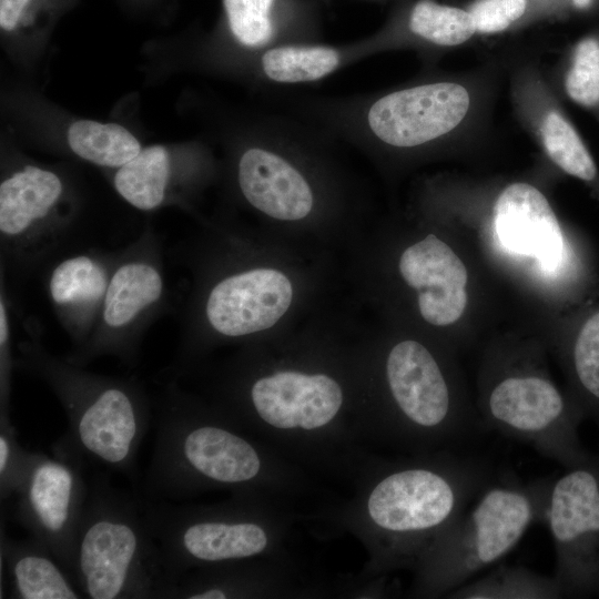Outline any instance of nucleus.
Here are the masks:
<instances>
[{
	"mask_svg": "<svg viewBox=\"0 0 599 599\" xmlns=\"http://www.w3.org/2000/svg\"><path fill=\"white\" fill-rule=\"evenodd\" d=\"M119 256V250L88 248L55 260L44 286L52 309L73 348L90 336Z\"/></svg>",
	"mask_w": 599,
	"mask_h": 599,
	"instance_id": "13",
	"label": "nucleus"
},
{
	"mask_svg": "<svg viewBox=\"0 0 599 599\" xmlns=\"http://www.w3.org/2000/svg\"><path fill=\"white\" fill-rule=\"evenodd\" d=\"M292 297L293 287L285 274L255 267L216 280L200 309L209 331L237 338L275 325L288 309Z\"/></svg>",
	"mask_w": 599,
	"mask_h": 599,
	"instance_id": "11",
	"label": "nucleus"
},
{
	"mask_svg": "<svg viewBox=\"0 0 599 599\" xmlns=\"http://www.w3.org/2000/svg\"><path fill=\"white\" fill-rule=\"evenodd\" d=\"M230 28L248 47L266 43L273 33L270 11L274 0H223Z\"/></svg>",
	"mask_w": 599,
	"mask_h": 599,
	"instance_id": "26",
	"label": "nucleus"
},
{
	"mask_svg": "<svg viewBox=\"0 0 599 599\" xmlns=\"http://www.w3.org/2000/svg\"><path fill=\"white\" fill-rule=\"evenodd\" d=\"M12 305L1 276L0 291V420L10 419L12 374L16 367L13 353Z\"/></svg>",
	"mask_w": 599,
	"mask_h": 599,
	"instance_id": "29",
	"label": "nucleus"
},
{
	"mask_svg": "<svg viewBox=\"0 0 599 599\" xmlns=\"http://www.w3.org/2000/svg\"><path fill=\"white\" fill-rule=\"evenodd\" d=\"M68 143L79 158L116 169L141 151L139 141L122 125L91 120L74 122L68 131Z\"/></svg>",
	"mask_w": 599,
	"mask_h": 599,
	"instance_id": "21",
	"label": "nucleus"
},
{
	"mask_svg": "<svg viewBox=\"0 0 599 599\" xmlns=\"http://www.w3.org/2000/svg\"><path fill=\"white\" fill-rule=\"evenodd\" d=\"M1 559L14 599H79L83 595L71 575L51 551L30 537L16 540L2 536Z\"/></svg>",
	"mask_w": 599,
	"mask_h": 599,
	"instance_id": "18",
	"label": "nucleus"
},
{
	"mask_svg": "<svg viewBox=\"0 0 599 599\" xmlns=\"http://www.w3.org/2000/svg\"><path fill=\"white\" fill-rule=\"evenodd\" d=\"M495 233L511 253L535 257L555 272L565 257L558 220L544 194L528 183H514L498 196L494 210Z\"/></svg>",
	"mask_w": 599,
	"mask_h": 599,
	"instance_id": "16",
	"label": "nucleus"
},
{
	"mask_svg": "<svg viewBox=\"0 0 599 599\" xmlns=\"http://www.w3.org/2000/svg\"><path fill=\"white\" fill-rule=\"evenodd\" d=\"M569 365L577 404L599 426V309L589 315L578 329L569 352Z\"/></svg>",
	"mask_w": 599,
	"mask_h": 599,
	"instance_id": "22",
	"label": "nucleus"
},
{
	"mask_svg": "<svg viewBox=\"0 0 599 599\" xmlns=\"http://www.w3.org/2000/svg\"><path fill=\"white\" fill-rule=\"evenodd\" d=\"M248 397L258 418L280 429L323 427L343 404L342 388L332 377L292 370L255 379Z\"/></svg>",
	"mask_w": 599,
	"mask_h": 599,
	"instance_id": "14",
	"label": "nucleus"
},
{
	"mask_svg": "<svg viewBox=\"0 0 599 599\" xmlns=\"http://www.w3.org/2000/svg\"><path fill=\"white\" fill-rule=\"evenodd\" d=\"M409 27L414 33L439 45L460 44L477 31L468 11L432 0H420L415 4Z\"/></svg>",
	"mask_w": 599,
	"mask_h": 599,
	"instance_id": "24",
	"label": "nucleus"
},
{
	"mask_svg": "<svg viewBox=\"0 0 599 599\" xmlns=\"http://www.w3.org/2000/svg\"><path fill=\"white\" fill-rule=\"evenodd\" d=\"M84 466L34 451L16 493L13 517L71 575L89 484Z\"/></svg>",
	"mask_w": 599,
	"mask_h": 599,
	"instance_id": "10",
	"label": "nucleus"
},
{
	"mask_svg": "<svg viewBox=\"0 0 599 599\" xmlns=\"http://www.w3.org/2000/svg\"><path fill=\"white\" fill-rule=\"evenodd\" d=\"M546 522L565 597L599 596V455L551 480Z\"/></svg>",
	"mask_w": 599,
	"mask_h": 599,
	"instance_id": "8",
	"label": "nucleus"
},
{
	"mask_svg": "<svg viewBox=\"0 0 599 599\" xmlns=\"http://www.w3.org/2000/svg\"><path fill=\"white\" fill-rule=\"evenodd\" d=\"M72 578L85 598H163L167 580L140 495L95 474L79 527Z\"/></svg>",
	"mask_w": 599,
	"mask_h": 599,
	"instance_id": "2",
	"label": "nucleus"
},
{
	"mask_svg": "<svg viewBox=\"0 0 599 599\" xmlns=\"http://www.w3.org/2000/svg\"><path fill=\"white\" fill-rule=\"evenodd\" d=\"M34 451L24 449L10 422L0 420V496L7 500L16 495L29 469Z\"/></svg>",
	"mask_w": 599,
	"mask_h": 599,
	"instance_id": "28",
	"label": "nucleus"
},
{
	"mask_svg": "<svg viewBox=\"0 0 599 599\" xmlns=\"http://www.w3.org/2000/svg\"><path fill=\"white\" fill-rule=\"evenodd\" d=\"M485 464L463 456H447L437 464L393 470L373 488L367 511L374 525L414 549L427 537L436 539L488 484ZM434 542V541H433Z\"/></svg>",
	"mask_w": 599,
	"mask_h": 599,
	"instance_id": "4",
	"label": "nucleus"
},
{
	"mask_svg": "<svg viewBox=\"0 0 599 599\" xmlns=\"http://www.w3.org/2000/svg\"><path fill=\"white\" fill-rule=\"evenodd\" d=\"M457 599H556L565 597L554 576L522 566L499 565L449 592Z\"/></svg>",
	"mask_w": 599,
	"mask_h": 599,
	"instance_id": "20",
	"label": "nucleus"
},
{
	"mask_svg": "<svg viewBox=\"0 0 599 599\" xmlns=\"http://www.w3.org/2000/svg\"><path fill=\"white\" fill-rule=\"evenodd\" d=\"M53 171L32 164L0 183L1 267L27 273L49 262L67 243L72 212Z\"/></svg>",
	"mask_w": 599,
	"mask_h": 599,
	"instance_id": "7",
	"label": "nucleus"
},
{
	"mask_svg": "<svg viewBox=\"0 0 599 599\" xmlns=\"http://www.w3.org/2000/svg\"><path fill=\"white\" fill-rule=\"evenodd\" d=\"M526 0H477L469 8L476 30L494 33L505 30L526 10Z\"/></svg>",
	"mask_w": 599,
	"mask_h": 599,
	"instance_id": "30",
	"label": "nucleus"
},
{
	"mask_svg": "<svg viewBox=\"0 0 599 599\" xmlns=\"http://www.w3.org/2000/svg\"><path fill=\"white\" fill-rule=\"evenodd\" d=\"M338 53L325 47H280L262 58L267 78L282 83L307 82L321 79L335 70Z\"/></svg>",
	"mask_w": 599,
	"mask_h": 599,
	"instance_id": "23",
	"label": "nucleus"
},
{
	"mask_svg": "<svg viewBox=\"0 0 599 599\" xmlns=\"http://www.w3.org/2000/svg\"><path fill=\"white\" fill-rule=\"evenodd\" d=\"M29 0H0V26L3 30H13Z\"/></svg>",
	"mask_w": 599,
	"mask_h": 599,
	"instance_id": "31",
	"label": "nucleus"
},
{
	"mask_svg": "<svg viewBox=\"0 0 599 599\" xmlns=\"http://www.w3.org/2000/svg\"><path fill=\"white\" fill-rule=\"evenodd\" d=\"M541 136L547 154L566 173L583 181L596 177L597 169L590 153L575 129L559 113L546 115Z\"/></svg>",
	"mask_w": 599,
	"mask_h": 599,
	"instance_id": "25",
	"label": "nucleus"
},
{
	"mask_svg": "<svg viewBox=\"0 0 599 599\" xmlns=\"http://www.w3.org/2000/svg\"><path fill=\"white\" fill-rule=\"evenodd\" d=\"M551 480L487 484L432 544L424 582L433 593L450 592L497 565L536 522H546Z\"/></svg>",
	"mask_w": 599,
	"mask_h": 599,
	"instance_id": "3",
	"label": "nucleus"
},
{
	"mask_svg": "<svg viewBox=\"0 0 599 599\" xmlns=\"http://www.w3.org/2000/svg\"><path fill=\"white\" fill-rule=\"evenodd\" d=\"M237 182L246 201L273 219L297 221L312 211L314 199L308 183L274 152L246 150L238 162Z\"/></svg>",
	"mask_w": 599,
	"mask_h": 599,
	"instance_id": "17",
	"label": "nucleus"
},
{
	"mask_svg": "<svg viewBox=\"0 0 599 599\" xmlns=\"http://www.w3.org/2000/svg\"><path fill=\"white\" fill-rule=\"evenodd\" d=\"M398 267L406 284L417 291L419 311L427 323L446 326L463 315L468 273L445 242L427 235L403 252Z\"/></svg>",
	"mask_w": 599,
	"mask_h": 599,
	"instance_id": "15",
	"label": "nucleus"
},
{
	"mask_svg": "<svg viewBox=\"0 0 599 599\" xmlns=\"http://www.w3.org/2000/svg\"><path fill=\"white\" fill-rule=\"evenodd\" d=\"M31 326L17 344L16 367L47 384L67 414L68 430L52 445L53 455L131 476L154 409L143 384L51 354Z\"/></svg>",
	"mask_w": 599,
	"mask_h": 599,
	"instance_id": "1",
	"label": "nucleus"
},
{
	"mask_svg": "<svg viewBox=\"0 0 599 599\" xmlns=\"http://www.w3.org/2000/svg\"><path fill=\"white\" fill-rule=\"evenodd\" d=\"M386 378L403 430L460 444L483 426L456 399L438 361L417 341L393 346L386 359Z\"/></svg>",
	"mask_w": 599,
	"mask_h": 599,
	"instance_id": "9",
	"label": "nucleus"
},
{
	"mask_svg": "<svg viewBox=\"0 0 599 599\" xmlns=\"http://www.w3.org/2000/svg\"><path fill=\"white\" fill-rule=\"evenodd\" d=\"M569 97L585 106L599 102V42L582 40L576 48L573 63L566 78Z\"/></svg>",
	"mask_w": 599,
	"mask_h": 599,
	"instance_id": "27",
	"label": "nucleus"
},
{
	"mask_svg": "<svg viewBox=\"0 0 599 599\" xmlns=\"http://www.w3.org/2000/svg\"><path fill=\"white\" fill-rule=\"evenodd\" d=\"M591 0H573V3L579 7L583 8L587 7L590 3Z\"/></svg>",
	"mask_w": 599,
	"mask_h": 599,
	"instance_id": "32",
	"label": "nucleus"
},
{
	"mask_svg": "<svg viewBox=\"0 0 599 599\" xmlns=\"http://www.w3.org/2000/svg\"><path fill=\"white\" fill-rule=\"evenodd\" d=\"M481 415L486 428L530 445L564 468L591 456L579 437L583 412L536 369H510L493 378Z\"/></svg>",
	"mask_w": 599,
	"mask_h": 599,
	"instance_id": "6",
	"label": "nucleus"
},
{
	"mask_svg": "<svg viewBox=\"0 0 599 599\" xmlns=\"http://www.w3.org/2000/svg\"><path fill=\"white\" fill-rule=\"evenodd\" d=\"M173 183V162L167 150L153 145L141 150L118 167L113 176L116 192L141 211H152L167 201Z\"/></svg>",
	"mask_w": 599,
	"mask_h": 599,
	"instance_id": "19",
	"label": "nucleus"
},
{
	"mask_svg": "<svg viewBox=\"0 0 599 599\" xmlns=\"http://www.w3.org/2000/svg\"><path fill=\"white\" fill-rule=\"evenodd\" d=\"M467 90L457 83L423 84L389 93L368 110L367 123L380 141L400 148L437 139L465 118Z\"/></svg>",
	"mask_w": 599,
	"mask_h": 599,
	"instance_id": "12",
	"label": "nucleus"
},
{
	"mask_svg": "<svg viewBox=\"0 0 599 599\" xmlns=\"http://www.w3.org/2000/svg\"><path fill=\"white\" fill-rule=\"evenodd\" d=\"M169 302L161 238L145 230L119 256L89 338L65 357L79 366L110 356L134 365L148 328Z\"/></svg>",
	"mask_w": 599,
	"mask_h": 599,
	"instance_id": "5",
	"label": "nucleus"
}]
</instances>
